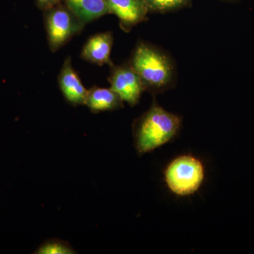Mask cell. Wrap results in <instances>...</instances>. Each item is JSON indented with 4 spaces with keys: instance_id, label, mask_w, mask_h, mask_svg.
I'll use <instances>...</instances> for the list:
<instances>
[{
    "instance_id": "7a4b0ae2",
    "label": "cell",
    "mask_w": 254,
    "mask_h": 254,
    "mask_svg": "<svg viewBox=\"0 0 254 254\" xmlns=\"http://www.w3.org/2000/svg\"><path fill=\"white\" fill-rule=\"evenodd\" d=\"M181 126L180 117L169 113L154 102L133 123V135L137 153L142 155L171 141Z\"/></svg>"
},
{
    "instance_id": "30bf717a",
    "label": "cell",
    "mask_w": 254,
    "mask_h": 254,
    "mask_svg": "<svg viewBox=\"0 0 254 254\" xmlns=\"http://www.w3.org/2000/svg\"><path fill=\"white\" fill-rule=\"evenodd\" d=\"M64 3L85 25L111 14L105 0H64Z\"/></svg>"
},
{
    "instance_id": "5b68a950",
    "label": "cell",
    "mask_w": 254,
    "mask_h": 254,
    "mask_svg": "<svg viewBox=\"0 0 254 254\" xmlns=\"http://www.w3.org/2000/svg\"><path fill=\"white\" fill-rule=\"evenodd\" d=\"M110 68L108 77L110 88L120 95L124 103L132 107L138 104L145 88L130 63L127 62L120 65L113 64Z\"/></svg>"
},
{
    "instance_id": "7c38bea8",
    "label": "cell",
    "mask_w": 254,
    "mask_h": 254,
    "mask_svg": "<svg viewBox=\"0 0 254 254\" xmlns=\"http://www.w3.org/2000/svg\"><path fill=\"white\" fill-rule=\"evenodd\" d=\"M73 249L67 242L59 240H50L38 247L35 254H72Z\"/></svg>"
},
{
    "instance_id": "9c48e42d",
    "label": "cell",
    "mask_w": 254,
    "mask_h": 254,
    "mask_svg": "<svg viewBox=\"0 0 254 254\" xmlns=\"http://www.w3.org/2000/svg\"><path fill=\"white\" fill-rule=\"evenodd\" d=\"M85 105L92 113H99L120 109L123 108L124 101L110 87L106 88L95 86L88 90Z\"/></svg>"
},
{
    "instance_id": "277c9868",
    "label": "cell",
    "mask_w": 254,
    "mask_h": 254,
    "mask_svg": "<svg viewBox=\"0 0 254 254\" xmlns=\"http://www.w3.org/2000/svg\"><path fill=\"white\" fill-rule=\"evenodd\" d=\"M48 46L56 53L83 31L84 24L64 3L43 11Z\"/></svg>"
},
{
    "instance_id": "ba28073f",
    "label": "cell",
    "mask_w": 254,
    "mask_h": 254,
    "mask_svg": "<svg viewBox=\"0 0 254 254\" xmlns=\"http://www.w3.org/2000/svg\"><path fill=\"white\" fill-rule=\"evenodd\" d=\"M114 44V36L110 31L96 33L90 37L82 48L81 59L93 64L111 66L113 64L110 58Z\"/></svg>"
},
{
    "instance_id": "8fae6325",
    "label": "cell",
    "mask_w": 254,
    "mask_h": 254,
    "mask_svg": "<svg viewBox=\"0 0 254 254\" xmlns=\"http://www.w3.org/2000/svg\"><path fill=\"white\" fill-rule=\"evenodd\" d=\"M149 13L170 12L187 6L192 0H145Z\"/></svg>"
},
{
    "instance_id": "3957f363",
    "label": "cell",
    "mask_w": 254,
    "mask_h": 254,
    "mask_svg": "<svg viewBox=\"0 0 254 254\" xmlns=\"http://www.w3.org/2000/svg\"><path fill=\"white\" fill-rule=\"evenodd\" d=\"M204 166L192 155H181L165 169V181L169 190L180 196L194 193L204 180Z\"/></svg>"
},
{
    "instance_id": "8992f818",
    "label": "cell",
    "mask_w": 254,
    "mask_h": 254,
    "mask_svg": "<svg viewBox=\"0 0 254 254\" xmlns=\"http://www.w3.org/2000/svg\"><path fill=\"white\" fill-rule=\"evenodd\" d=\"M111 14L119 18L120 28L130 32L137 25L146 21L149 14L145 0H105Z\"/></svg>"
},
{
    "instance_id": "52a82bcc",
    "label": "cell",
    "mask_w": 254,
    "mask_h": 254,
    "mask_svg": "<svg viewBox=\"0 0 254 254\" xmlns=\"http://www.w3.org/2000/svg\"><path fill=\"white\" fill-rule=\"evenodd\" d=\"M58 81L60 91L68 103L73 106L85 105L88 90L73 68L70 57L64 62Z\"/></svg>"
},
{
    "instance_id": "4fadbf2b",
    "label": "cell",
    "mask_w": 254,
    "mask_h": 254,
    "mask_svg": "<svg viewBox=\"0 0 254 254\" xmlns=\"http://www.w3.org/2000/svg\"><path fill=\"white\" fill-rule=\"evenodd\" d=\"M63 2H64V0H36V5L38 9L42 10L43 11Z\"/></svg>"
},
{
    "instance_id": "6da1fadb",
    "label": "cell",
    "mask_w": 254,
    "mask_h": 254,
    "mask_svg": "<svg viewBox=\"0 0 254 254\" xmlns=\"http://www.w3.org/2000/svg\"><path fill=\"white\" fill-rule=\"evenodd\" d=\"M128 63L141 78L145 91L160 93L175 83L177 73L173 58L158 47L138 42Z\"/></svg>"
}]
</instances>
